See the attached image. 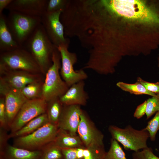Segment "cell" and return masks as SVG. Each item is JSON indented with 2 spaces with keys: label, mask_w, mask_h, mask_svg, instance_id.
Returning a JSON list of instances; mask_svg holds the SVG:
<instances>
[{
  "label": "cell",
  "mask_w": 159,
  "mask_h": 159,
  "mask_svg": "<svg viewBox=\"0 0 159 159\" xmlns=\"http://www.w3.org/2000/svg\"><path fill=\"white\" fill-rule=\"evenodd\" d=\"M22 47L31 54L41 73L45 74L52 64V54L56 47L51 42L41 23Z\"/></svg>",
  "instance_id": "1"
},
{
  "label": "cell",
  "mask_w": 159,
  "mask_h": 159,
  "mask_svg": "<svg viewBox=\"0 0 159 159\" xmlns=\"http://www.w3.org/2000/svg\"><path fill=\"white\" fill-rule=\"evenodd\" d=\"M52 64L45 74L41 98L47 102L56 97H59L67 91L69 87L61 77L60 70L61 57L56 47L52 56Z\"/></svg>",
  "instance_id": "2"
},
{
  "label": "cell",
  "mask_w": 159,
  "mask_h": 159,
  "mask_svg": "<svg viewBox=\"0 0 159 159\" xmlns=\"http://www.w3.org/2000/svg\"><path fill=\"white\" fill-rule=\"evenodd\" d=\"M19 70L34 74L42 73L31 54L22 47L0 53V73Z\"/></svg>",
  "instance_id": "3"
},
{
  "label": "cell",
  "mask_w": 159,
  "mask_h": 159,
  "mask_svg": "<svg viewBox=\"0 0 159 159\" xmlns=\"http://www.w3.org/2000/svg\"><path fill=\"white\" fill-rule=\"evenodd\" d=\"M6 21L14 39L22 47L36 28L41 23V18L16 11H9L6 16Z\"/></svg>",
  "instance_id": "4"
},
{
  "label": "cell",
  "mask_w": 159,
  "mask_h": 159,
  "mask_svg": "<svg viewBox=\"0 0 159 159\" xmlns=\"http://www.w3.org/2000/svg\"><path fill=\"white\" fill-rule=\"evenodd\" d=\"M112 138L121 143L127 150L136 152L148 147V132L145 128L137 130L130 125L124 128L111 125L108 128Z\"/></svg>",
  "instance_id": "5"
},
{
  "label": "cell",
  "mask_w": 159,
  "mask_h": 159,
  "mask_svg": "<svg viewBox=\"0 0 159 159\" xmlns=\"http://www.w3.org/2000/svg\"><path fill=\"white\" fill-rule=\"evenodd\" d=\"M58 129V125L48 122L29 134L14 138L13 145L29 150H41L54 141Z\"/></svg>",
  "instance_id": "6"
},
{
  "label": "cell",
  "mask_w": 159,
  "mask_h": 159,
  "mask_svg": "<svg viewBox=\"0 0 159 159\" xmlns=\"http://www.w3.org/2000/svg\"><path fill=\"white\" fill-rule=\"evenodd\" d=\"M69 46L63 45L57 48L61 57L60 74L62 79L69 87L79 82L84 81L88 76L83 69L76 70L74 69V65L77 62V56L75 53L69 51Z\"/></svg>",
  "instance_id": "7"
},
{
  "label": "cell",
  "mask_w": 159,
  "mask_h": 159,
  "mask_svg": "<svg viewBox=\"0 0 159 159\" xmlns=\"http://www.w3.org/2000/svg\"><path fill=\"white\" fill-rule=\"evenodd\" d=\"M47 102L41 98L28 100L22 106L10 127V134L19 130L38 116L46 112Z\"/></svg>",
  "instance_id": "8"
},
{
  "label": "cell",
  "mask_w": 159,
  "mask_h": 159,
  "mask_svg": "<svg viewBox=\"0 0 159 159\" xmlns=\"http://www.w3.org/2000/svg\"><path fill=\"white\" fill-rule=\"evenodd\" d=\"M62 11L48 13L45 12L41 18V24L53 44L57 47L69 45V39L65 37L63 26L60 20Z\"/></svg>",
  "instance_id": "9"
},
{
  "label": "cell",
  "mask_w": 159,
  "mask_h": 159,
  "mask_svg": "<svg viewBox=\"0 0 159 159\" xmlns=\"http://www.w3.org/2000/svg\"><path fill=\"white\" fill-rule=\"evenodd\" d=\"M77 134L85 147L94 145H104V136L95 126L88 116L82 110Z\"/></svg>",
  "instance_id": "10"
},
{
  "label": "cell",
  "mask_w": 159,
  "mask_h": 159,
  "mask_svg": "<svg viewBox=\"0 0 159 159\" xmlns=\"http://www.w3.org/2000/svg\"><path fill=\"white\" fill-rule=\"evenodd\" d=\"M0 95L5 98L8 120L9 127L20 109L28 100L20 90L0 82Z\"/></svg>",
  "instance_id": "11"
},
{
  "label": "cell",
  "mask_w": 159,
  "mask_h": 159,
  "mask_svg": "<svg viewBox=\"0 0 159 159\" xmlns=\"http://www.w3.org/2000/svg\"><path fill=\"white\" fill-rule=\"evenodd\" d=\"M0 74V82L20 90L29 84L42 80L40 74L23 71H10Z\"/></svg>",
  "instance_id": "12"
},
{
  "label": "cell",
  "mask_w": 159,
  "mask_h": 159,
  "mask_svg": "<svg viewBox=\"0 0 159 159\" xmlns=\"http://www.w3.org/2000/svg\"><path fill=\"white\" fill-rule=\"evenodd\" d=\"M82 110L77 105H64L58 126L59 128L76 135Z\"/></svg>",
  "instance_id": "13"
},
{
  "label": "cell",
  "mask_w": 159,
  "mask_h": 159,
  "mask_svg": "<svg viewBox=\"0 0 159 159\" xmlns=\"http://www.w3.org/2000/svg\"><path fill=\"white\" fill-rule=\"evenodd\" d=\"M47 0H13L6 9L41 17L46 12Z\"/></svg>",
  "instance_id": "14"
},
{
  "label": "cell",
  "mask_w": 159,
  "mask_h": 159,
  "mask_svg": "<svg viewBox=\"0 0 159 159\" xmlns=\"http://www.w3.org/2000/svg\"><path fill=\"white\" fill-rule=\"evenodd\" d=\"M85 81L83 80L69 87L65 93L59 97L63 105H86L89 95L85 90Z\"/></svg>",
  "instance_id": "15"
},
{
  "label": "cell",
  "mask_w": 159,
  "mask_h": 159,
  "mask_svg": "<svg viewBox=\"0 0 159 159\" xmlns=\"http://www.w3.org/2000/svg\"><path fill=\"white\" fill-rule=\"evenodd\" d=\"M21 47L14 39L7 25L6 16L0 14V53L14 50Z\"/></svg>",
  "instance_id": "16"
},
{
  "label": "cell",
  "mask_w": 159,
  "mask_h": 159,
  "mask_svg": "<svg viewBox=\"0 0 159 159\" xmlns=\"http://www.w3.org/2000/svg\"><path fill=\"white\" fill-rule=\"evenodd\" d=\"M41 150H31L8 144L0 152V156L4 159H41Z\"/></svg>",
  "instance_id": "17"
},
{
  "label": "cell",
  "mask_w": 159,
  "mask_h": 159,
  "mask_svg": "<svg viewBox=\"0 0 159 159\" xmlns=\"http://www.w3.org/2000/svg\"><path fill=\"white\" fill-rule=\"evenodd\" d=\"M54 141L62 149L85 147L77 134L72 135L59 128Z\"/></svg>",
  "instance_id": "18"
},
{
  "label": "cell",
  "mask_w": 159,
  "mask_h": 159,
  "mask_svg": "<svg viewBox=\"0 0 159 159\" xmlns=\"http://www.w3.org/2000/svg\"><path fill=\"white\" fill-rule=\"evenodd\" d=\"M49 122L46 113L41 114L29 121L16 132L9 134L10 138L29 134Z\"/></svg>",
  "instance_id": "19"
},
{
  "label": "cell",
  "mask_w": 159,
  "mask_h": 159,
  "mask_svg": "<svg viewBox=\"0 0 159 159\" xmlns=\"http://www.w3.org/2000/svg\"><path fill=\"white\" fill-rule=\"evenodd\" d=\"M63 106L59 97L54 98L47 102L46 113L49 122L58 125Z\"/></svg>",
  "instance_id": "20"
},
{
  "label": "cell",
  "mask_w": 159,
  "mask_h": 159,
  "mask_svg": "<svg viewBox=\"0 0 159 159\" xmlns=\"http://www.w3.org/2000/svg\"><path fill=\"white\" fill-rule=\"evenodd\" d=\"M44 81L42 80L29 84L20 90L28 100L41 98Z\"/></svg>",
  "instance_id": "21"
},
{
  "label": "cell",
  "mask_w": 159,
  "mask_h": 159,
  "mask_svg": "<svg viewBox=\"0 0 159 159\" xmlns=\"http://www.w3.org/2000/svg\"><path fill=\"white\" fill-rule=\"evenodd\" d=\"M116 85L122 90L131 94L135 95L145 94L152 96H155L156 95L148 90L144 86L138 81L133 84L120 81L117 82Z\"/></svg>",
  "instance_id": "22"
},
{
  "label": "cell",
  "mask_w": 159,
  "mask_h": 159,
  "mask_svg": "<svg viewBox=\"0 0 159 159\" xmlns=\"http://www.w3.org/2000/svg\"><path fill=\"white\" fill-rule=\"evenodd\" d=\"M41 150V159H64L62 149L54 141L45 145Z\"/></svg>",
  "instance_id": "23"
},
{
  "label": "cell",
  "mask_w": 159,
  "mask_h": 159,
  "mask_svg": "<svg viewBox=\"0 0 159 159\" xmlns=\"http://www.w3.org/2000/svg\"><path fill=\"white\" fill-rule=\"evenodd\" d=\"M106 152L104 145H92L85 148L84 159H105Z\"/></svg>",
  "instance_id": "24"
},
{
  "label": "cell",
  "mask_w": 159,
  "mask_h": 159,
  "mask_svg": "<svg viewBox=\"0 0 159 159\" xmlns=\"http://www.w3.org/2000/svg\"><path fill=\"white\" fill-rule=\"evenodd\" d=\"M105 159H127L125 154L119 143L112 138L108 151L106 152Z\"/></svg>",
  "instance_id": "25"
},
{
  "label": "cell",
  "mask_w": 159,
  "mask_h": 159,
  "mask_svg": "<svg viewBox=\"0 0 159 159\" xmlns=\"http://www.w3.org/2000/svg\"><path fill=\"white\" fill-rule=\"evenodd\" d=\"M144 128L148 132L150 140L154 141L156 140L157 133L159 130V112L155 113Z\"/></svg>",
  "instance_id": "26"
},
{
  "label": "cell",
  "mask_w": 159,
  "mask_h": 159,
  "mask_svg": "<svg viewBox=\"0 0 159 159\" xmlns=\"http://www.w3.org/2000/svg\"><path fill=\"white\" fill-rule=\"evenodd\" d=\"M146 101L145 114L147 119L159 112V94L148 99Z\"/></svg>",
  "instance_id": "27"
},
{
  "label": "cell",
  "mask_w": 159,
  "mask_h": 159,
  "mask_svg": "<svg viewBox=\"0 0 159 159\" xmlns=\"http://www.w3.org/2000/svg\"><path fill=\"white\" fill-rule=\"evenodd\" d=\"M0 128L8 131L10 130L5 103V98L4 96H0Z\"/></svg>",
  "instance_id": "28"
},
{
  "label": "cell",
  "mask_w": 159,
  "mask_h": 159,
  "mask_svg": "<svg viewBox=\"0 0 159 159\" xmlns=\"http://www.w3.org/2000/svg\"><path fill=\"white\" fill-rule=\"evenodd\" d=\"M68 0H47L46 12H52L59 10L63 11Z\"/></svg>",
  "instance_id": "29"
},
{
  "label": "cell",
  "mask_w": 159,
  "mask_h": 159,
  "mask_svg": "<svg viewBox=\"0 0 159 159\" xmlns=\"http://www.w3.org/2000/svg\"><path fill=\"white\" fill-rule=\"evenodd\" d=\"M132 157L133 159H159V157L154 154L152 148L148 147L141 150L134 152Z\"/></svg>",
  "instance_id": "30"
},
{
  "label": "cell",
  "mask_w": 159,
  "mask_h": 159,
  "mask_svg": "<svg viewBox=\"0 0 159 159\" xmlns=\"http://www.w3.org/2000/svg\"><path fill=\"white\" fill-rule=\"evenodd\" d=\"M137 81L141 84L148 91L156 94H159V82H149L144 80L140 77L137 78Z\"/></svg>",
  "instance_id": "31"
},
{
  "label": "cell",
  "mask_w": 159,
  "mask_h": 159,
  "mask_svg": "<svg viewBox=\"0 0 159 159\" xmlns=\"http://www.w3.org/2000/svg\"><path fill=\"white\" fill-rule=\"evenodd\" d=\"M6 131L0 128V152L2 151L8 144L7 141L10 138Z\"/></svg>",
  "instance_id": "32"
},
{
  "label": "cell",
  "mask_w": 159,
  "mask_h": 159,
  "mask_svg": "<svg viewBox=\"0 0 159 159\" xmlns=\"http://www.w3.org/2000/svg\"><path fill=\"white\" fill-rule=\"evenodd\" d=\"M77 148L62 149L64 159H78L77 155Z\"/></svg>",
  "instance_id": "33"
},
{
  "label": "cell",
  "mask_w": 159,
  "mask_h": 159,
  "mask_svg": "<svg viewBox=\"0 0 159 159\" xmlns=\"http://www.w3.org/2000/svg\"><path fill=\"white\" fill-rule=\"evenodd\" d=\"M146 106V100L138 105L133 114V116L137 119L142 118L145 114Z\"/></svg>",
  "instance_id": "34"
},
{
  "label": "cell",
  "mask_w": 159,
  "mask_h": 159,
  "mask_svg": "<svg viewBox=\"0 0 159 159\" xmlns=\"http://www.w3.org/2000/svg\"><path fill=\"white\" fill-rule=\"evenodd\" d=\"M13 0H0V14L3 13V11L6 9Z\"/></svg>",
  "instance_id": "35"
},
{
  "label": "cell",
  "mask_w": 159,
  "mask_h": 159,
  "mask_svg": "<svg viewBox=\"0 0 159 159\" xmlns=\"http://www.w3.org/2000/svg\"><path fill=\"white\" fill-rule=\"evenodd\" d=\"M158 67L159 68V57L158 58Z\"/></svg>",
  "instance_id": "36"
},
{
  "label": "cell",
  "mask_w": 159,
  "mask_h": 159,
  "mask_svg": "<svg viewBox=\"0 0 159 159\" xmlns=\"http://www.w3.org/2000/svg\"><path fill=\"white\" fill-rule=\"evenodd\" d=\"M0 159H4L2 157L0 156Z\"/></svg>",
  "instance_id": "37"
}]
</instances>
